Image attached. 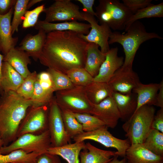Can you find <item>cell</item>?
Returning a JSON list of instances; mask_svg holds the SVG:
<instances>
[{
	"instance_id": "obj_1",
	"label": "cell",
	"mask_w": 163,
	"mask_h": 163,
	"mask_svg": "<svg viewBox=\"0 0 163 163\" xmlns=\"http://www.w3.org/2000/svg\"><path fill=\"white\" fill-rule=\"evenodd\" d=\"M88 43L73 31L51 32L47 34L38 60L48 68L66 74L73 68L84 67Z\"/></svg>"
},
{
	"instance_id": "obj_2",
	"label": "cell",
	"mask_w": 163,
	"mask_h": 163,
	"mask_svg": "<svg viewBox=\"0 0 163 163\" xmlns=\"http://www.w3.org/2000/svg\"><path fill=\"white\" fill-rule=\"evenodd\" d=\"M32 105L31 99H25L15 91L0 92V139L3 146L17 139L19 125Z\"/></svg>"
},
{
	"instance_id": "obj_3",
	"label": "cell",
	"mask_w": 163,
	"mask_h": 163,
	"mask_svg": "<svg viewBox=\"0 0 163 163\" xmlns=\"http://www.w3.org/2000/svg\"><path fill=\"white\" fill-rule=\"evenodd\" d=\"M125 31L123 33L112 32L108 41L109 45L118 43L122 46L125 55L124 66L133 67L137 51L144 42L153 38L163 39L155 32L147 31L145 26L139 21L133 22Z\"/></svg>"
},
{
	"instance_id": "obj_4",
	"label": "cell",
	"mask_w": 163,
	"mask_h": 163,
	"mask_svg": "<svg viewBox=\"0 0 163 163\" xmlns=\"http://www.w3.org/2000/svg\"><path fill=\"white\" fill-rule=\"evenodd\" d=\"M155 112L152 106L144 105L123 124L122 128L130 145L144 142L152 129Z\"/></svg>"
},
{
	"instance_id": "obj_5",
	"label": "cell",
	"mask_w": 163,
	"mask_h": 163,
	"mask_svg": "<svg viewBox=\"0 0 163 163\" xmlns=\"http://www.w3.org/2000/svg\"><path fill=\"white\" fill-rule=\"evenodd\" d=\"M95 13L100 24H106L114 30L125 29L126 24L133 14L118 0H101Z\"/></svg>"
},
{
	"instance_id": "obj_6",
	"label": "cell",
	"mask_w": 163,
	"mask_h": 163,
	"mask_svg": "<svg viewBox=\"0 0 163 163\" xmlns=\"http://www.w3.org/2000/svg\"><path fill=\"white\" fill-rule=\"evenodd\" d=\"M55 97L61 109L73 113L91 114L93 104L88 98L84 87L75 86L70 89L57 91Z\"/></svg>"
},
{
	"instance_id": "obj_7",
	"label": "cell",
	"mask_w": 163,
	"mask_h": 163,
	"mask_svg": "<svg viewBox=\"0 0 163 163\" xmlns=\"http://www.w3.org/2000/svg\"><path fill=\"white\" fill-rule=\"evenodd\" d=\"M51 147L50 136L48 130L39 135L31 133L24 134L7 146L0 149V154L5 155L18 149L27 153L35 152L40 154L47 152Z\"/></svg>"
},
{
	"instance_id": "obj_8",
	"label": "cell",
	"mask_w": 163,
	"mask_h": 163,
	"mask_svg": "<svg viewBox=\"0 0 163 163\" xmlns=\"http://www.w3.org/2000/svg\"><path fill=\"white\" fill-rule=\"evenodd\" d=\"M49 104L28 108L19 126L17 138L27 133L40 134L48 130Z\"/></svg>"
},
{
	"instance_id": "obj_9",
	"label": "cell",
	"mask_w": 163,
	"mask_h": 163,
	"mask_svg": "<svg viewBox=\"0 0 163 163\" xmlns=\"http://www.w3.org/2000/svg\"><path fill=\"white\" fill-rule=\"evenodd\" d=\"M48 130L51 147H58L71 142L64 126L60 108L54 96L49 104Z\"/></svg>"
},
{
	"instance_id": "obj_10",
	"label": "cell",
	"mask_w": 163,
	"mask_h": 163,
	"mask_svg": "<svg viewBox=\"0 0 163 163\" xmlns=\"http://www.w3.org/2000/svg\"><path fill=\"white\" fill-rule=\"evenodd\" d=\"M73 139L75 142L87 140L96 141L106 147L115 149L117 155L123 158L125 157L126 152L130 145L128 139H122L114 136L108 130L107 126L92 132H84Z\"/></svg>"
},
{
	"instance_id": "obj_11",
	"label": "cell",
	"mask_w": 163,
	"mask_h": 163,
	"mask_svg": "<svg viewBox=\"0 0 163 163\" xmlns=\"http://www.w3.org/2000/svg\"><path fill=\"white\" fill-rule=\"evenodd\" d=\"M78 5L70 0H56L45 8L46 16L43 21L51 23L56 21H85Z\"/></svg>"
},
{
	"instance_id": "obj_12",
	"label": "cell",
	"mask_w": 163,
	"mask_h": 163,
	"mask_svg": "<svg viewBox=\"0 0 163 163\" xmlns=\"http://www.w3.org/2000/svg\"><path fill=\"white\" fill-rule=\"evenodd\" d=\"M85 21L91 25V30L87 35L80 34V37L88 43L92 42L98 45L101 51L106 54L110 49L108 41L112 31L106 24H98L94 16L81 11Z\"/></svg>"
},
{
	"instance_id": "obj_13",
	"label": "cell",
	"mask_w": 163,
	"mask_h": 163,
	"mask_svg": "<svg viewBox=\"0 0 163 163\" xmlns=\"http://www.w3.org/2000/svg\"><path fill=\"white\" fill-rule=\"evenodd\" d=\"M140 82L133 67L122 66L115 72L108 83L113 91L127 94L131 93Z\"/></svg>"
},
{
	"instance_id": "obj_14",
	"label": "cell",
	"mask_w": 163,
	"mask_h": 163,
	"mask_svg": "<svg viewBox=\"0 0 163 163\" xmlns=\"http://www.w3.org/2000/svg\"><path fill=\"white\" fill-rule=\"evenodd\" d=\"M91 114L105 124L107 128H115L120 119V115L112 96L98 104H93Z\"/></svg>"
},
{
	"instance_id": "obj_15",
	"label": "cell",
	"mask_w": 163,
	"mask_h": 163,
	"mask_svg": "<svg viewBox=\"0 0 163 163\" xmlns=\"http://www.w3.org/2000/svg\"><path fill=\"white\" fill-rule=\"evenodd\" d=\"M118 50L117 47L112 48L106 53L105 59L94 78V81L108 83L115 72L123 66L124 58L118 56Z\"/></svg>"
},
{
	"instance_id": "obj_16",
	"label": "cell",
	"mask_w": 163,
	"mask_h": 163,
	"mask_svg": "<svg viewBox=\"0 0 163 163\" xmlns=\"http://www.w3.org/2000/svg\"><path fill=\"white\" fill-rule=\"evenodd\" d=\"M35 29L42 30L46 34L54 31H72L79 34L87 35L89 32L91 25L89 24L77 21H66L59 23L46 22L38 21L34 26Z\"/></svg>"
},
{
	"instance_id": "obj_17",
	"label": "cell",
	"mask_w": 163,
	"mask_h": 163,
	"mask_svg": "<svg viewBox=\"0 0 163 163\" xmlns=\"http://www.w3.org/2000/svg\"><path fill=\"white\" fill-rule=\"evenodd\" d=\"M14 6L4 15L0 14V52L5 55L15 48L18 41V37L12 36L11 20Z\"/></svg>"
},
{
	"instance_id": "obj_18",
	"label": "cell",
	"mask_w": 163,
	"mask_h": 163,
	"mask_svg": "<svg viewBox=\"0 0 163 163\" xmlns=\"http://www.w3.org/2000/svg\"><path fill=\"white\" fill-rule=\"evenodd\" d=\"M125 157L127 163H163V157L152 153L142 144L130 145Z\"/></svg>"
},
{
	"instance_id": "obj_19",
	"label": "cell",
	"mask_w": 163,
	"mask_h": 163,
	"mask_svg": "<svg viewBox=\"0 0 163 163\" xmlns=\"http://www.w3.org/2000/svg\"><path fill=\"white\" fill-rule=\"evenodd\" d=\"M47 34L39 30L36 34H28L23 39L17 49L24 51L35 60L38 59L45 44Z\"/></svg>"
},
{
	"instance_id": "obj_20",
	"label": "cell",
	"mask_w": 163,
	"mask_h": 163,
	"mask_svg": "<svg viewBox=\"0 0 163 163\" xmlns=\"http://www.w3.org/2000/svg\"><path fill=\"white\" fill-rule=\"evenodd\" d=\"M113 98L119 112L120 119L126 122L128 120L135 112L137 107V96L132 92L123 94L113 91Z\"/></svg>"
},
{
	"instance_id": "obj_21",
	"label": "cell",
	"mask_w": 163,
	"mask_h": 163,
	"mask_svg": "<svg viewBox=\"0 0 163 163\" xmlns=\"http://www.w3.org/2000/svg\"><path fill=\"white\" fill-rule=\"evenodd\" d=\"M86 148L80 152L79 163H107L115 156L116 151L98 148L89 142L85 143Z\"/></svg>"
},
{
	"instance_id": "obj_22",
	"label": "cell",
	"mask_w": 163,
	"mask_h": 163,
	"mask_svg": "<svg viewBox=\"0 0 163 163\" xmlns=\"http://www.w3.org/2000/svg\"><path fill=\"white\" fill-rule=\"evenodd\" d=\"M24 78L8 63L3 61L1 70L0 92H16Z\"/></svg>"
},
{
	"instance_id": "obj_23",
	"label": "cell",
	"mask_w": 163,
	"mask_h": 163,
	"mask_svg": "<svg viewBox=\"0 0 163 163\" xmlns=\"http://www.w3.org/2000/svg\"><path fill=\"white\" fill-rule=\"evenodd\" d=\"M30 57L25 51L15 47L4 56L3 61L8 63L25 78L31 73L28 68V65L31 63Z\"/></svg>"
},
{
	"instance_id": "obj_24",
	"label": "cell",
	"mask_w": 163,
	"mask_h": 163,
	"mask_svg": "<svg viewBox=\"0 0 163 163\" xmlns=\"http://www.w3.org/2000/svg\"><path fill=\"white\" fill-rule=\"evenodd\" d=\"M160 87V83L145 84L140 82L132 91L137 96V107L135 112L144 105L156 106V97Z\"/></svg>"
},
{
	"instance_id": "obj_25",
	"label": "cell",
	"mask_w": 163,
	"mask_h": 163,
	"mask_svg": "<svg viewBox=\"0 0 163 163\" xmlns=\"http://www.w3.org/2000/svg\"><path fill=\"white\" fill-rule=\"evenodd\" d=\"M86 148L84 141L69 143L58 147H50L47 152L61 156L68 163H79V154Z\"/></svg>"
},
{
	"instance_id": "obj_26",
	"label": "cell",
	"mask_w": 163,
	"mask_h": 163,
	"mask_svg": "<svg viewBox=\"0 0 163 163\" xmlns=\"http://www.w3.org/2000/svg\"><path fill=\"white\" fill-rule=\"evenodd\" d=\"M99 46L92 42L88 43L87 56L84 68L93 78L98 74L100 67L105 59L106 54L99 49Z\"/></svg>"
},
{
	"instance_id": "obj_27",
	"label": "cell",
	"mask_w": 163,
	"mask_h": 163,
	"mask_svg": "<svg viewBox=\"0 0 163 163\" xmlns=\"http://www.w3.org/2000/svg\"><path fill=\"white\" fill-rule=\"evenodd\" d=\"M85 89L88 99L94 104L111 96L113 92L108 83L94 81L85 87Z\"/></svg>"
},
{
	"instance_id": "obj_28",
	"label": "cell",
	"mask_w": 163,
	"mask_h": 163,
	"mask_svg": "<svg viewBox=\"0 0 163 163\" xmlns=\"http://www.w3.org/2000/svg\"><path fill=\"white\" fill-rule=\"evenodd\" d=\"M163 17V2L158 4H151L133 14L127 21L125 31L134 22L144 18H161Z\"/></svg>"
},
{
	"instance_id": "obj_29",
	"label": "cell",
	"mask_w": 163,
	"mask_h": 163,
	"mask_svg": "<svg viewBox=\"0 0 163 163\" xmlns=\"http://www.w3.org/2000/svg\"><path fill=\"white\" fill-rule=\"evenodd\" d=\"M40 154L27 153L21 149L12 151L5 155L0 154V163H37V157Z\"/></svg>"
},
{
	"instance_id": "obj_30",
	"label": "cell",
	"mask_w": 163,
	"mask_h": 163,
	"mask_svg": "<svg viewBox=\"0 0 163 163\" xmlns=\"http://www.w3.org/2000/svg\"><path fill=\"white\" fill-rule=\"evenodd\" d=\"M142 144L152 153L163 157V133L152 128Z\"/></svg>"
},
{
	"instance_id": "obj_31",
	"label": "cell",
	"mask_w": 163,
	"mask_h": 163,
	"mask_svg": "<svg viewBox=\"0 0 163 163\" xmlns=\"http://www.w3.org/2000/svg\"><path fill=\"white\" fill-rule=\"evenodd\" d=\"M63 121L66 132L72 139L83 133L82 126L77 120L72 113L61 109Z\"/></svg>"
},
{
	"instance_id": "obj_32",
	"label": "cell",
	"mask_w": 163,
	"mask_h": 163,
	"mask_svg": "<svg viewBox=\"0 0 163 163\" xmlns=\"http://www.w3.org/2000/svg\"><path fill=\"white\" fill-rule=\"evenodd\" d=\"M72 113L82 124L84 132H92L106 126L104 122L91 114Z\"/></svg>"
},
{
	"instance_id": "obj_33",
	"label": "cell",
	"mask_w": 163,
	"mask_h": 163,
	"mask_svg": "<svg viewBox=\"0 0 163 163\" xmlns=\"http://www.w3.org/2000/svg\"><path fill=\"white\" fill-rule=\"evenodd\" d=\"M75 86L85 87L93 82L92 77L84 68H75L69 70L66 73Z\"/></svg>"
},
{
	"instance_id": "obj_34",
	"label": "cell",
	"mask_w": 163,
	"mask_h": 163,
	"mask_svg": "<svg viewBox=\"0 0 163 163\" xmlns=\"http://www.w3.org/2000/svg\"><path fill=\"white\" fill-rule=\"evenodd\" d=\"M47 71L51 77L55 91L67 89L75 86L66 74L48 68Z\"/></svg>"
},
{
	"instance_id": "obj_35",
	"label": "cell",
	"mask_w": 163,
	"mask_h": 163,
	"mask_svg": "<svg viewBox=\"0 0 163 163\" xmlns=\"http://www.w3.org/2000/svg\"><path fill=\"white\" fill-rule=\"evenodd\" d=\"M53 93L43 88L37 78L30 99L32 105L40 106L49 104L54 96Z\"/></svg>"
},
{
	"instance_id": "obj_36",
	"label": "cell",
	"mask_w": 163,
	"mask_h": 163,
	"mask_svg": "<svg viewBox=\"0 0 163 163\" xmlns=\"http://www.w3.org/2000/svg\"><path fill=\"white\" fill-rule=\"evenodd\" d=\"M29 0H17L14 6L13 17L11 23L13 35L18 30V27L21 23L25 13L27 10V5Z\"/></svg>"
},
{
	"instance_id": "obj_37",
	"label": "cell",
	"mask_w": 163,
	"mask_h": 163,
	"mask_svg": "<svg viewBox=\"0 0 163 163\" xmlns=\"http://www.w3.org/2000/svg\"><path fill=\"white\" fill-rule=\"evenodd\" d=\"M37 74L34 71L31 72L26 78L16 92L26 99H30L34 88Z\"/></svg>"
},
{
	"instance_id": "obj_38",
	"label": "cell",
	"mask_w": 163,
	"mask_h": 163,
	"mask_svg": "<svg viewBox=\"0 0 163 163\" xmlns=\"http://www.w3.org/2000/svg\"><path fill=\"white\" fill-rule=\"evenodd\" d=\"M45 8V5L42 4L34 9L27 10L24 15L22 26L24 28L34 27L38 21L40 14L43 12Z\"/></svg>"
},
{
	"instance_id": "obj_39",
	"label": "cell",
	"mask_w": 163,
	"mask_h": 163,
	"mask_svg": "<svg viewBox=\"0 0 163 163\" xmlns=\"http://www.w3.org/2000/svg\"><path fill=\"white\" fill-rule=\"evenodd\" d=\"M152 0H123L124 5L133 13L151 5Z\"/></svg>"
},
{
	"instance_id": "obj_40",
	"label": "cell",
	"mask_w": 163,
	"mask_h": 163,
	"mask_svg": "<svg viewBox=\"0 0 163 163\" xmlns=\"http://www.w3.org/2000/svg\"><path fill=\"white\" fill-rule=\"evenodd\" d=\"M37 79L43 88L53 93L55 92L51 77L47 71L37 74Z\"/></svg>"
},
{
	"instance_id": "obj_41",
	"label": "cell",
	"mask_w": 163,
	"mask_h": 163,
	"mask_svg": "<svg viewBox=\"0 0 163 163\" xmlns=\"http://www.w3.org/2000/svg\"><path fill=\"white\" fill-rule=\"evenodd\" d=\"M37 163H61L59 156L48 152L39 155L37 158Z\"/></svg>"
},
{
	"instance_id": "obj_42",
	"label": "cell",
	"mask_w": 163,
	"mask_h": 163,
	"mask_svg": "<svg viewBox=\"0 0 163 163\" xmlns=\"http://www.w3.org/2000/svg\"><path fill=\"white\" fill-rule=\"evenodd\" d=\"M152 128L163 133V108H160L155 115Z\"/></svg>"
},
{
	"instance_id": "obj_43",
	"label": "cell",
	"mask_w": 163,
	"mask_h": 163,
	"mask_svg": "<svg viewBox=\"0 0 163 163\" xmlns=\"http://www.w3.org/2000/svg\"><path fill=\"white\" fill-rule=\"evenodd\" d=\"M16 1V0H0V14L3 15L7 14L12 7L14 6Z\"/></svg>"
},
{
	"instance_id": "obj_44",
	"label": "cell",
	"mask_w": 163,
	"mask_h": 163,
	"mask_svg": "<svg viewBox=\"0 0 163 163\" xmlns=\"http://www.w3.org/2000/svg\"><path fill=\"white\" fill-rule=\"evenodd\" d=\"M82 4L83 8V11L91 15L96 16L97 15L93 8L94 4V0H77Z\"/></svg>"
},
{
	"instance_id": "obj_45",
	"label": "cell",
	"mask_w": 163,
	"mask_h": 163,
	"mask_svg": "<svg viewBox=\"0 0 163 163\" xmlns=\"http://www.w3.org/2000/svg\"><path fill=\"white\" fill-rule=\"evenodd\" d=\"M160 87L156 97V105L161 108H163V81H161Z\"/></svg>"
},
{
	"instance_id": "obj_46",
	"label": "cell",
	"mask_w": 163,
	"mask_h": 163,
	"mask_svg": "<svg viewBox=\"0 0 163 163\" xmlns=\"http://www.w3.org/2000/svg\"><path fill=\"white\" fill-rule=\"evenodd\" d=\"M118 156L116 155L107 163H127L126 159L125 157L123 158L122 159L120 160L118 159Z\"/></svg>"
},
{
	"instance_id": "obj_47",
	"label": "cell",
	"mask_w": 163,
	"mask_h": 163,
	"mask_svg": "<svg viewBox=\"0 0 163 163\" xmlns=\"http://www.w3.org/2000/svg\"><path fill=\"white\" fill-rule=\"evenodd\" d=\"M42 1V0H29L27 5V10L29 9L34 5Z\"/></svg>"
},
{
	"instance_id": "obj_48",
	"label": "cell",
	"mask_w": 163,
	"mask_h": 163,
	"mask_svg": "<svg viewBox=\"0 0 163 163\" xmlns=\"http://www.w3.org/2000/svg\"><path fill=\"white\" fill-rule=\"evenodd\" d=\"M4 56L3 55H2L0 53V86L1 77V70Z\"/></svg>"
},
{
	"instance_id": "obj_49",
	"label": "cell",
	"mask_w": 163,
	"mask_h": 163,
	"mask_svg": "<svg viewBox=\"0 0 163 163\" xmlns=\"http://www.w3.org/2000/svg\"><path fill=\"white\" fill-rule=\"evenodd\" d=\"M4 145L3 141L0 139V149Z\"/></svg>"
}]
</instances>
